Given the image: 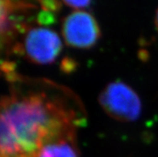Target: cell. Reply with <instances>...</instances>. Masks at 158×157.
<instances>
[{"instance_id": "5", "label": "cell", "mask_w": 158, "mask_h": 157, "mask_svg": "<svg viewBox=\"0 0 158 157\" xmlns=\"http://www.w3.org/2000/svg\"><path fill=\"white\" fill-rule=\"evenodd\" d=\"M38 157H80L76 134L56 138L44 144Z\"/></svg>"}, {"instance_id": "9", "label": "cell", "mask_w": 158, "mask_h": 157, "mask_svg": "<svg viewBox=\"0 0 158 157\" xmlns=\"http://www.w3.org/2000/svg\"><path fill=\"white\" fill-rule=\"evenodd\" d=\"M154 23H155V27H156V31H157V32H158V8L156 11V14H155Z\"/></svg>"}, {"instance_id": "8", "label": "cell", "mask_w": 158, "mask_h": 157, "mask_svg": "<svg viewBox=\"0 0 158 157\" xmlns=\"http://www.w3.org/2000/svg\"><path fill=\"white\" fill-rule=\"evenodd\" d=\"M64 2L66 6H69L71 8H73L76 10H84V9L89 7L90 5L92 4L91 1H64Z\"/></svg>"}, {"instance_id": "2", "label": "cell", "mask_w": 158, "mask_h": 157, "mask_svg": "<svg viewBox=\"0 0 158 157\" xmlns=\"http://www.w3.org/2000/svg\"><path fill=\"white\" fill-rule=\"evenodd\" d=\"M99 103L105 113L120 122H133L140 117L142 104L134 90L120 80L111 82L99 96Z\"/></svg>"}, {"instance_id": "6", "label": "cell", "mask_w": 158, "mask_h": 157, "mask_svg": "<svg viewBox=\"0 0 158 157\" xmlns=\"http://www.w3.org/2000/svg\"><path fill=\"white\" fill-rule=\"evenodd\" d=\"M14 6L11 5V2L0 1V37L9 28L10 14Z\"/></svg>"}, {"instance_id": "7", "label": "cell", "mask_w": 158, "mask_h": 157, "mask_svg": "<svg viewBox=\"0 0 158 157\" xmlns=\"http://www.w3.org/2000/svg\"><path fill=\"white\" fill-rule=\"evenodd\" d=\"M40 6L44 10L52 12V13H56L60 10L61 6V2L59 1H41L40 2Z\"/></svg>"}, {"instance_id": "1", "label": "cell", "mask_w": 158, "mask_h": 157, "mask_svg": "<svg viewBox=\"0 0 158 157\" xmlns=\"http://www.w3.org/2000/svg\"><path fill=\"white\" fill-rule=\"evenodd\" d=\"M79 104L55 84L0 104V157H38L56 138L71 135L84 123Z\"/></svg>"}, {"instance_id": "3", "label": "cell", "mask_w": 158, "mask_h": 157, "mask_svg": "<svg viewBox=\"0 0 158 157\" xmlns=\"http://www.w3.org/2000/svg\"><path fill=\"white\" fill-rule=\"evenodd\" d=\"M62 35L68 47L89 49L101 36V31L94 16L85 10H75L62 22Z\"/></svg>"}, {"instance_id": "4", "label": "cell", "mask_w": 158, "mask_h": 157, "mask_svg": "<svg viewBox=\"0 0 158 157\" xmlns=\"http://www.w3.org/2000/svg\"><path fill=\"white\" fill-rule=\"evenodd\" d=\"M24 52L34 64H51L54 63L62 51V42L53 30L44 27L31 28L25 36Z\"/></svg>"}]
</instances>
